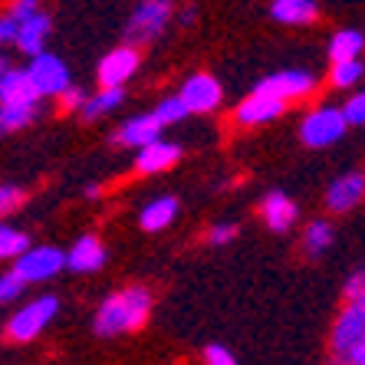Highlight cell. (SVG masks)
<instances>
[{"label": "cell", "instance_id": "9", "mask_svg": "<svg viewBox=\"0 0 365 365\" xmlns=\"http://www.w3.org/2000/svg\"><path fill=\"white\" fill-rule=\"evenodd\" d=\"M283 109H287V102L283 99L264 93V89H254L244 102H237V109H234V122L244 125V128H260V125H267V122L280 119Z\"/></svg>", "mask_w": 365, "mask_h": 365}, {"label": "cell", "instance_id": "33", "mask_svg": "<svg viewBox=\"0 0 365 365\" xmlns=\"http://www.w3.org/2000/svg\"><path fill=\"white\" fill-rule=\"evenodd\" d=\"M17 34H20V20H14L7 10H4V14H0V46H14Z\"/></svg>", "mask_w": 365, "mask_h": 365}, {"label": "cell", "instance_id": "35", "mask_svg": "<svg viewBox=\"0 0 365 365\" xmlns=\"http://www.w3.org/2000/svg\"><path fill=\"white\" fill-rule=\"evenodd\" d=\"M36 10H40V0H10L7 4V14L14 20H20V24H24L26 17H34Z\"/></svg>", "mask_w": 365, "mask_h": 365}, {"label": "cell", "instance_id": "5", "mask_svg": "<svg viewBox=\"0 0 365 365\" xmlns=\"http://www.w3.org/2000/svg\"><path fill=\"white\" fill-rule=\"evenodd\" d=\"M14 270H17L26 283H46L66 270V254H63L60 247H50V244L26 247L24 254L14 260Z\"/></svg>", "mask_w": 365, "mask_h": 365}, {"label": "cell", "instance_id": "40", "mask_svg": "<svg viewBox=\"0 0 365 365\" xmlns=\"http://www.w3.org/2000/svg\"><path fill=\"white\" fill-rule=\"evenodd\" d=\"M10 69V63H7V56H0V79H4V73Z\"/></svg>", "mask_w": 365, "mask_h": 365}, {"label": "cell", "instance_id": "10", "mask_svg": "<svg viewBox=\"0 0 365 365\" xmlns=\"http://www.w3.org/2000/svg\"><path fill=\"white\" fill-rule=\"evenodd\" d=\"M359 339H365V303L349 299V303L342 306L339 319L332 323V336H329L332 352H336V356H346Z\"/></svg>", "mask_w": 365, "mask_h": 365}, {"label": "cell", "instance_id": "18", "mask_svg": "<svg viewBox=\"0 0 365 365\" xmlns=\"http://www.w3.org/2000/svg\"><path fill=\"white\" fill-rule=\"evenodd\" d=\"M260 214H264V224L273 234H287L293 224H297V204L293 197H287L283 191H270L260 204Z\"/></svg>", "mask_w": 365, "mask_h": 365}, {"label": "cell", "instance_id": "15", "mask_svg": "<svg viewBox=\"0 0 365 365\" xmlns=\"http://www.w3.org/2000/svg\"><path fill=\"white\" fill-rule=\"evenodd\" d=\"M162 122L155 112H145V115H132L119 125L115 132V145H125V148H142V145L155 142V138H162Z\"/></svg>", "mask_w": 365, "mask_h": 365}, {"label": "cell", "instance_id": "2", "mask_svg": "<svg viewBox=\"0 0 365 365\" xmlns=\"http://www.w3.org/2000/svg\"><path fill=\"white\" fill-rule=\"evenodd\" d=\"M56 313H60V299L53 297V293L26 299L17 313L7 319V329L4 332H7L10 342H20V346H24V342H34L36 336L56 319Z\"/></svg>", "mask_w": 365, "mask_h": 365}, {"label": "cell", "instance_id": "20", "mask_svg": "<svg viewBox=\"0 0 365 365\" xmlns=\"http://www.w3.org/2000/svg\"><path fill=\"white\" fill-rule=\"evenodd\" d=\"M122 102H125V89H122V86H99V93L86 96L79 115H83L86 122H96V119H102V115H109V112L122 109Z\"/></svg>", "mask_w": 365, "mask_h": 365}, {"label": "cell", "instance_id": "39", "mask_svg": "<svg viewBox=\"0 0 365 365\" xmlns=\"http://www.w3.org/2000/svg\"><path fill=\"white\" fill-rule=\"evenodd\" d=\"M86 197H89V201H96V197H99V185H89V187H86Z\"/></svg>", "mask_w": 365, "mask_h": 365}, {"label": "cell", "instance_id": "3", "mask_svg": "<svg viewBox=\"0 0 365 365\" xmlns=\"http://www.w3.org/2000/svg\"><path fill=\"white\" fill-rule=\"evenodd\" d=\"M171 17H175L171 0H138L125 20V43H135V46L155 43L171 24Z\"/></svg>", "mask_w": 365, "mask_h": 365}, {"label": "cell", "instance_id": "19", "mask_svg": "<svg viewBox=\"0 0 365 365\" xmlns=\"http://www.w3.org/2000/svg\"><path fill=\"white\" fill-rule=\"evenodd\" d=\"M175 217H178V197L158 195L155 201H148L142 207L138 224H142V230H148V234H158V230L171 227V221H175Z\"/></svg>", "mask_w": 365, "mask_h": 365}, {"label": "cell", "instance_id": "13", "mask_svg": "<svg viewBox=\"0 0 365 365\" xmlns=\"http://www.w3.org/2000/svg\"><path fill=\"white\" fill-rule=\"evenodd\" d=\"M181 158V148L175 142L155 138V142L135 148V171L138 175H162V171L175 168V162Z\"/></svg>", "mask_w": 365, "mask_h": 365}, {"label": "cell", "instance_id": "32", "mask_svg": "<svg viewBox=\"0 0 365 365\" xmlns=\"http://www.w3.org/2000/svg\"><path fill=\"white\" fill-rule=\"evenodd\" d=\"M86 96H89V93H86V89H79V86L73 83L69 89H63V93H60V106L66 112H79V109H83V102H86Z\"/></svg>", "mask_w": 365, "mask_h": 365}, {"label": "cell", "instance_id": "12", "mask_svg": "<svg viewBox=\"0 0 365 365\" xmlns=\"http://www.w3.org/2000/svg\"><path fill=\"white\" fill-rule=\"evenodd\" d=\"M365 201V171H346L326 191V207L332 214H346Z\"/></svg>", "mask_w": 365, "mask_h": 365}, {"label": "cell", "instance_id": "28", "mask_svg": "<svg viewBox=\"0 0 365 365\" xmlns=\"http://www.w3.org/2000/svg\"><path fill=\"white\" fill-rule=\"evenodd\" d=\"M26 287H30V283H26L17 270L0 273V303H14V299H20L26 293Z\"/></svg>", "mask_w": 365, "mask_h": 365}, {"label": "cell", "instance_id": "29", "mask_svg": "<svg viewBox=\"0 0 365 365\" xmlns=\"http://www.w3.org/2000/svg\"><path fill=\"white\" fill-rule=\"evenodd\" d=\"M24 201H26L24 187H17V185H0V217H4V214H14Z\"/></svg>", "mask_w": 365, "mask_h": 365}, {"label": "cell", "instance_id": "6", "mask_svg": "<svg viewBox=\"0 0 365 365\" xmlns=\"http://www.w3.org/2000/svg\"><path fill=\"white\" fill-rule=\"evenodd\" d=\"M26 73H30V79L36 83V89H40V96L46 99H60L63 89H69L73 86V76H69V66L56 56V53L43 50L36 53V56H30V66H26Z\"/></svg>", "mask_w": 365, "mask_h": 365}, {"label": "cell", "instance_id": "14", "mask_svg": "<svg viewBox=\"0 0 365 365\" xmlns=\"http://www.w3.org/2000/svg\"><path fill=\"white\" fill-rule=\"evenodd\" d=\"M40 89L30 79V73L20 66H10L0 79V102L4 106H40Z\"/></svg>", "mask_w": 365, "mask_h": 365}, {"label": "cell", "instance_id": "37", "mask_svg": "<svg viewBox=\"0 0 365 365\" xmlns=\"http://www.w3.org/2000/svg\"><path fill=\"white\" fill-rule=\"evenodd\" d=\"M346 359H349V362H352V365H365V339H359L356 346L349 349V352H346Z\"/></svg>", "mask_w": 365, "mask_h": 365}, {"label": "cell", "instance_id": "4", "mask_svg": "<svg viewBox=\"0 0 365 365\" xmlns=\"http://www.w3.org/2000/svg\"><path fill=\"white\" fill-rule=\"evenodd\" d=\"M346 128H349V119L342 112V106H316L299 122V138L309 148H329V145H336L346 135Z\"/></svg>", "mask_w": 365, "mask_h": 365}, {"label": "cell", "instance_id": "17", "mask_svg": "<svg viewBox=\"0 0 365 365\" xmlns=\"http://www.w3.org/2000/svg\"><path fill=\"white\" fill-rule=\"evenodd\" d=\"M53 30V20L50 14H43V10H36L34 17H26L24 24H20V34H17V46L24 56H36V53L46 50V36H50Z\"/></svg>", "mask_w": 365, "mask_h": 365}, {"label": "cell", "instance_id": "8", "mask_svg": "<svg viewBox=\"0 0 365 365\" xmlns=\"http://www.w3.org/2000/svg\"><path fill=\"white\" fill-rule=\"evenodd\" d=\"M138 66H142L138 46L135 43H122V46H115V50L102 56L96 76H99V86H125L138 73Z\"/></svg>", "mask_w": 365, "mask_h": 365}, {"label": "cell", "instance_id": "21", "mask_svg": "<svg viewBox=\"0 0 365 365\" xmlns=\"http://www.w3.org/2000/svg\"><path fill=\"white\" fill-rule=\"evenodd\" d=\"M270 14L277 24L303 26V24H313V20L319 17V7H316V0H273Z\"/></svg>", "mask_w": 365, "mask_h": 365}, {"label": "cell", "instance_id": "1", "mask_svg": "<svg viewBox=\"0 0 365 365\" xmlns=\"http://www.w3.org/2000/svg\"><path fill=\"white\" fill-rule=\"evenodd\" d=\"M152 293L145 287H125V289H115L112 297H106L96 309V336H125V332H135L148 323L152 316Z\"/></svg>", "mask_w": 365, "mask_h": 365}, {"label": "cell", "instance_id": "36", "mask_svg": "<svg viewBox=\"0 0 365 365\" xmlns=\"http://www.w3.org/2000/svg\"><path fill=\"white\" fill-rule=\"evenodd\" d=\"M346 299H359V303H365V267L356 270L346 280Z\"/></svg>", "mask_w": 365, "mask_h": 365}, {"label": "cell", "instance_id": "31", "mask_svg": "<svg viewBox=\"0 0 365 365\" xmlns=\"http://www.w3.org/2000/svg\"><path fill=\"white\" fill-rule=\"evenodd\" d=\"M342 112H346L349 125H365V89L352 96V99L342 106Z\"/></svg>", "mask_w": 365, "mask_h": 365}, {"label": "cell", "instance_id": "7", "mask_svg": "<svg viewBox=\"0 0 365 365\" xmlns=\"http://www.w3.org/2000/svg\"><path fill=\"white\" fill-rule=\"evenodd\" d=\"M178 96L191 115H207V112L221 109L224 86L217 83V76H211V73H195V76H187L185 83H181Z\"/></svg>", "mask_w": 365, "mask_h": 365}, {"label": "cell", "instance_id": "11", "mask_svg": "<svg viewBox=\"0 0 365 365\" xmlns=\"http://www.w3.org/2000/svg\"><path fill=\"white\" fill-rule=\"evenodd\" d=\"M257 89H264V93L277 96L283 102H297L316 89V76L306 73V69H280V73L267 76L264 83H257Z\"/></svg>", "mask_w": 365, "mask_h": 365}, {"label": "cell", "instance_id": "34", "mask_svg": "<svg viewBox=\"0 0 365 365\" xmlns=\"http://www.w3.org/2000/svg\"><path fill=\"white\" fill-rule=\"evenodd\" d=\"M204 365H237V359H234V352L230 349H224V346H207L204 349Z\"/></svg>", "mask_w": 365, "mask_h": 365}, {"label": "cell", "instance_id": "22", "mask_svg": "<svg viewBox=\"0 0 365 365\" xmlns=\"http://www.w3.org/2000/svg\"><path fill=\"white\" fill-rule=\"evenodd\" d=\"M332 240H336V230H332V224L329 221H309L306 224V230H303V254L306 257H323L326 250L332 247Z\"/></svg>", "mask_w": 365, "mask_h": 365}, {"label": "cell", "instance_id": "16", "mask_svg": "<svg viewBox=\"0 0 365 365\" xmlns=\"http://www.w3.org/2000/svg\"><path fill=\"white\" fill-rule=\"evenodd\" d=\"M109 254H106V244H102L96 234H86L73 244V250L66 254V270H76V273H96L106 267Z\"/></svg>", "mask_w": 365, "mask_h": 365}, {"label": "cell", "instance_id": "24", "mask_svg": "<svg viewBox=\"0 0 365 365\" xmlns=\"http://www.w3.org/2000/svg\"><path fill=\"white\" fill-rule=\"evenodd\" d=\"M36 112H40L36 106H4V102H0V138L26 128L36 119Z\"/></svg>", "mask_w": 365, "mask_h": 365}, {"label": "cell", "instance_id": "38", "mask_svg": "<svg viewBox=\"0 0 365 365\" xmlns=\"http://www.w3.org/2000/svg\"><path fill=\"white\" fill-rule=\"evenodd\" d=\"M195 7H187V10H181V24H195Z\"/></svg>", "mask_w": 365, "mask_h": 365}, {"label": "cell", "instance_id": "26", "mask_svg": "<svg viewBox=\"0 0 365 365\" xmlns=\"http://www.w3.org/2000/svg\"><path fill=\"white\" fill-rule=\"evenodd\" d=\"M362 76H365L362 60H339V63H332L329 83L336 86V89H352V86H356Z\"/></svg>", "mask_w": 365, "mask_h": 365}, {"label": "cell", "instance_id": "41", "mask_svg": "<svg viewBox=\"0 0 365 365\" xmlns=\"http://www.w3.org/2000/svg\"><path fill=\"white\" fill-rule=\"evenodd\" d=\"M329 365H352V362H349V359L346 356H336V359H332V362Z\"/></svg>", "mask_w": 365, "mask_h": 365}, {"label": "cell", "instance_id": "27", "mask_svg": "<svg viewBox=\"0 0 365 365\" xmlns=\"http://www.w3.org/2000/svg\"><path fill=\"white\" fill-rule=\"evenodd\" d=\"M155 115H158V122H162L165 128H168V125H178L181 119H187L191 112H187V106L181 102V96L175 93V96H165V99L155 106Z\"/></svg>", "mask_w": 365, "mask_h": 365}, {"label": "cell", "instance_id": "25", "mask_svg": "<svg viewBox=\"0 0 365 365\" xmlns=\"http://www.w3.org/2000/svg\"><path fill=\"white\" fill-rule=\"evenodd\" d=\"M26 247H30V237H26L24 230L0 221V260H17Z\"/></svg>", "mask_w": 365, "mask_h": 365}, {"label": "cell", "instance_id": "23", "mask_svg": "<svg viewBox=\"0 0 365 365\" xmlns=\"http://www.w3.org/2000/svg\"><path fill=\"white\" fill-rule=\"evenodd\" d=\"M365 50V36L359 30H339V34L329 40V60H359V53Z\"/></svg>", "mask_w": 365, "mask_h": 365}, {"label": "cell", "instance_id": "30", "mask_svg": "<svg viewBox=\"0 0 365 365\" xmlns=\"http://www.w3.org/2000/svg\"><path fill=\"white\" fill-rule=\"evenodd\" d=\"M237 224L234 221H221V224H214L211 230H207V244H214V247H227L230 240L237 237Z\"/></svg>", "mask_w": 365, "mask_h": 365}]
</instances>
